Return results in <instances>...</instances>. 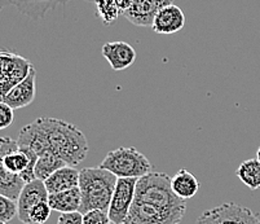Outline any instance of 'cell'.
Listing matches in <instances>:
<instances>
[{
	"label": "cell",
	"instance_id": "7402d4cb",
	"mask_svg": "<svg viewBox=\"0 0 260 224\" xmlns=\"http://www.w3.org/2000/svg\"><path fill=\"white\" fill-rule=\"evenodd\" d=\"M17 201L0 193V221H11L17 215Z\"/></svg>",
	"mask_w": 260,
	"mask_h": 224
},
{
	"label": "cell",
	"instance_id": "5b68a950",
	"mask_svg": "<svg viewBox=\"0 0 260 224\" xmlns=\"http://www.w3.org/2000/svg\"><path fill=\"white\" fill-rule=\"evenodd\" d=\"M196 224H260V218L249 207L236 202H225L205 210Z\"/></svg>",
	"mask_w": 260,
	"mask_h": 224
},
{
	"label": "cell",
	"instance_id": "4316f807",
	"mask_svg": "<svg viewBox=\"0 0 260 224\" xmlns=\"http://www.w3.org/2000/svg\"><path fill=\"white\" fill-rule=\"evenodd\" d=\"M256 159H257V161L260 162V147L257 148V152H256Z\"/></svg>",
	"mask_w": 260,
	"mask_h": 224
},
{
	"label": "cell",
	"instance_id": "d6986e66",
	"mask_svg": "<svg viewBox=\"0 0 260 224\" xmlns=\"http://www.w3.org/2000/svg\"><path fill=\"white\" fill-rule=\"evenodd\" d=\"M65 166H68V165L61 158H58L57 155L51 154V153H44V154L38 157V161L35 164V179L42 181L47 180L52 174L56 173L57 170L62 169Z\"/></svg>",
	"mask_w": 260,
	"mask_h": 224
},
{
	"label": "cell",
	"instance_id": "603a6c76",
	"mask_svg": "<svg viewBox=\"0 0 260 224\" xmlns=\"http://www.w3.org/2000/svg\"><path fill=\"white\" fill-rule=\"evenodd\" d=\"M83 224H113L108 213L103 210H91L83 214Z\"/></svg>",
	"mask_w": 260,
	"mask_h": 224
},
{
	"label": "cell",
	"instance_id": "ba28073f",
	"mask_svg": "<svg viewBox=\"0 0 260 224\" xmlns=\"http://www.w3.org/2000/svg\"><path fill=\"white\" fill-rule=\"evenodd\" d=\"M18 148L17 140H13L9 136L0 138V193L12 200H18L21 190H22L25 181L20 175L9 173L4 166V155L11 150Z\"/></svg>",
	"mask_w": 260,
	"mask_h": 224
},
{
	"label": "cell",
	"instance_id": "5bb4252c",
	"mask_svg": "<svg viewBox=\"0 0 260 224\" xmlns=\"http://www.w3.org/2000/svg\"><path fill=\"white\" fill-rule=\"evenodd\" d=\"M185 15L180 7L170 4L157 13L153 21L152 29L157 34L169 35L180 31L185 26Z\"/></svg>",
	"mask_w": 260,
	"mask_h": 224
},
{
	"label": "cell",
	"instance_id": "30bf717a",
	"mask_svg": "<svg viewBox=\"0 0 260 224\" xmlns=\"http://www.w3.org/2000/svg\"><path fill=\"white\" fill-rule=\"evenodd\" d=\"M48 190H47L44 181L34 179L30 183H26L21 190L17 200V218L23 224H29L30 210L39 202L48 201Z\"/></svg>",
	"mask_w": 260,
	"mask_h": 224
},
{
	"label": "cell",
	"instance_id": "e0dca14e",
	"mask_svg": "<svg viewBox=\"0 0 260 224\" xmlns=\"http://www.w3.org/2000/svg\"><path fill=\"white\" fill-rule=\"evenodd\" d=\"M171 188L177 197L186 201L197 195L201 188V183L188 170L181 169L171 178Z\"/></svg>",
	"mask_w": 260,
	"mask_h": 224
},
{
	"label": "cell",
	"instance_id": "484cf974",
	"mask_svg": "<svg viewBox=\"0 0 260 224\" xmlns=\"http://www.w3.org/2000/svg\"><path fill=\"white\" fill-rule=\"evenodd\" d=\"M114 3L117 6V8L120 11V13L124 15V12L128 11L129 7H131L132 0H114Z\"/></svg>",
	"mask_w": 260,
	"mask_h": 224
},
{
	"label": "cell",
	"instance_id": "f1b7e54d",
	"mask_svg": "<svg viewBox=\"0 0 260 224\" xmlns=\"http://www.w3.org/2000/svg\"><path fill=\"white\" fill-rule=\"evenodd\" d=\"M88 2H94V0H88Z\"/></svg>",
	"mask_w": 260,
	"mask_h": 224
},
{
	"label": "cell",
	"instance_id": "ac0fdd59",
	"mask_svg": "<svg viewBox=\"0 0 260 224\" xmlns=\"http://www.w3.org/2000/svg\"><path fill=\"white\" fill-rule=\"evenodd\" d=\"M237 178L251 190L260 188V162L256 158L246 159L238 166L236 171Z\"/></svg>",
	"mask_w": 260,
	"mask_h": 224
},
{
	"label": "cell",
	"instance_id": "cb8c5ba5",
	"mask_svg": "<svg viewBox=\"0 0 260 224\" xmlns=\"http://www.w3.org/2000/svg\"><path fill=\"white\" fill-rule=\"evenodd\" d=\"M15 119V113L9 105L0 101V130H4L11 126Z\"/></svg>",
	"mask_w": 260,
	"mask_h": 224
},
{
	"label": "cell",
	"instance_id": "3957f363",
	"mask_svg": "<svg viewBox=\"0 0 260 224\" xmlns=\"http://www.w3.org/2000/svg\"><path fill=\"white\" fill-rule=\"evenodd\" d=\"M118 178L101 167H84L80 170L79 189L82 193L80 213L103 210L108 213Z\"/></svg>",
	"mask_w": 260,
	"mask_h": 224
},
{
	"label": "cell",
	"instance_id": "9a60e30c",
	"mask_svg": "<svg viewBox=\"0 0 260 224\" xmlns=\"http://www.w3.org/2000/svg\"><path fill=\"white\" fill-rule=\"evenodd\" d=\"M79 175L80 170H77L73 166H65L52 174L47 180H44V185L49 195L63 192V190L79 187Z\"/></svg>",
	"mask_w": 260,
	"mask_h": 224
},
{
	"label": "cell",
	"instance_id": "2e32d148",
	"mask_svg": "<svg viewBox=\"0 0 260 224\" xmlns=\"http://www.w3.org/2000/svg\"><path fill=\"white\" fill-rule=\"evenodd\" d=\"M48 204L52 207V210L58 211L61 214L80 211V206H82V193H80L79 187L49 195Z\"/></svg>",
	"mask_w": 260,
	"mask_h": 224
},
{
	"label": "cell",
	"instance_id": "4fadbf2b",
	"mask_svg": "<svg viewBox=\"0 0 260 224\" xmlns=\"http://www.w3.org/2000/svg\"><path fill=\"white\" fill-rule=\"evenodd\" d=\"M103 56L115 72L126 70L136 61V51L126 42H109L103 46Z\"/></svg>",
	"mask_w": 260,
	"mask_h": 224
},
{
	"label": "cell",
	"instance_id": "8992f818",
	"mask_svg": "<svg viewBox=\"0 0 260 224\" xmlns=\"http://www.w3.org/2000/svg\"><path fill=\"white\" fill-rule=\"evenodd\" d=\"M32 63L11 51H0V98L22 82L32 69Z\"/></svg>",
	"mask_w": 260,
	"mask_h": 224
},
{
	"label": "cell",
	"instance_id": "8fae6325",
	"mask_svg": "<svg viewBox=\"0 0 260 224\" xmlns=\"http://www.w3.org/2000/svg\"><path fill=\"white\" fill-rule=\"evenodd\" d=\"M37 95V70L32 68L30 74L22 82L15 86L7 95L2 96L0 101L6 103L13 110L21 109L34 101Z\"/></svg>",
	"mask_w": 260,
	"mask_h": 224
},
{
	"label": "cell",
	"instance_id": "7a4b0ae2",
	"mask_svg": "<svg viewBox=\"0 0 260 224\" xmlns=\"http://www.w3.org/2000/svg\"><path fill=\"white\" fill-rule=\"evenodd\" d=\"M186 211V201L171 188V178L149 173L138 179L135 199L124 224H179Z\"/></svg>",
	"mask_w": 260,
	"mask_h": 224
},
{
	"label": "cell",
	"instance_id": "d4e9b609",
	"mask_svg": "<svg viewBox=\"0 0 260 224\" xmlns=\"http://www.w3.org/2000/svg\"><path fill=\"white\" fill-rule=\"evenodd\" d=\"M57 224H83V214L80 211L61 214L57 219Z\"/></svg>",
	"mask_w": 260,
	"mask_h": 224
},
{
	"label": "cell",
	"instance_id": "9c48e42d",
	"mask_svg": "<svg viewBox=\"0 0 260 224\" xmlns=\"http://www.w3.org/2000/svg\"><path fill=\"white\" fill-rule=\"evenodd\" d=\"M170 4H174V0H132L131 7L123 16L132 25L150 27L158 12Z\"/></svg>",
	"mask_w": 260,
	"mask_h": 224
},
{
	"label": "cell",
	"instance_id": "44dd1931",
	"mask_svg": "<svg viewBox=\"0 0 260 224\" xmlns=\"http://www.w3.org/2000/svg\"><path fill=\"white\" fill-rule=\"evenodd\" d=\"M52 213V207L48 201L39 202L35 205L29 213V224H44L49 219Z\"/></svg>",
	"mask_w": 260,
	"mask_h": 224
},
{
	"label": "cell",
	"instance_id": "6da1fadb",
	"mask_svg": "<svg viewBox=\"0 0 260 224\" xmlns=\"http://www.w3.org/2000/svg\"><path fill=\"white\" fill-rule=\"evenodd\" d=\"M18 148L31 150L39 155L44 153L57 155L68 166H78L88 154L86 135L75 124L51 117L37 118L26 124L17 139Z\"/></svg>",
	"mask_w": 260,
	"mask_h": 224
},
{
	"label": "cell",
	"instance_id": "52a82bcc",
	"mask_svg": "<svg viewBox=\"0 0 260 224\" xmlns=\"http://www.w3.org/2000/svg\"><path fill=\"white\" fill-rule=\"evenodd\" d=\"M138 179L119 178L115 184L110 206L108 209V215L113 224H124L131 210L135 199Z\"/></svg>",
	"mask_w": 260,
	"mask_h": 224
},
{
	"label": "cell",
	"instance_id": "277c9868",
	"mask_svg": "<svg viewBox=\"0 0 260 224\" xmlns=\"http://www.w3.org/2000/svg\"><path fill=\"white\" fill-rule=\"evenodd\" d=\"M99 167L110 171L118 179H140L152 173L150 161L134 147H120L118 149L110 150Z\"/></svg>",
	"mask_w": 260,
	"mask_h": 224
},
{
	"label": "cell",
	"instance_id": "ffe728a7",
	"mask_svg": "<svg viewBox=\"0 0 260 224\" xmlns=\"http://www.w3.org/2000/svg\"><path fill=\"white\" fill-rule=\"evenodd\" d=\"M94 4H96V9H98L101 21L105 25L113 23L122 15L119 9L117 8V6H115L114 0H94Z\"/></svg>",
	"mask_w": 260,
	"mask_h": 224
},
{
	"label": "cell",
	"instance_id": "7c38bea8",
	"mask_svg": "<svg viewBox=\"0 0 260 224\" xmlns=\"http://www.w3.org/2000/svg\"><path fill=\"white\" fill-rule=\"evenodd\" d=\"M70 0H0V9L4 7H15L20 13L32 18L40 20L57 7L69 3Z\"/></svg>",
	"mask_w": 260,
	"mask_h": 224
},
{
	"label": "cell",
	"instance_id": "83f0119b",
	"mask_svg": "<svg viewBox=\"0 0 260 224\" xmlns=\"http://www.w3.org/2000/svg\"><path fill=\"white\" fill-rule=\"evenodd\" d=\"M0 224H8V223H6V221H0Z\"/></svg>",
	"mask_w": 260,
	"mask_h": 224
}]
</instances>
